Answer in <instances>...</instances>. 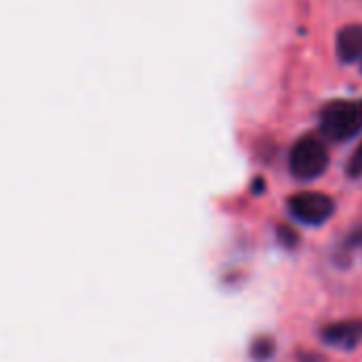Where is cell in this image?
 Masks as SVG:
<instances>
[{"instance_id":"1","label":"cell","mask_w":362,"mask_h":362,"mask_svg":"<svg viewBox=\"0 0 362 362\" xmlns=\"http://www.w3.org/2000/svg\"><path fill=\"white\" fill-rule=\"evenodd\" d=\"M322 136L335 142L354 138L362 129V102L354 100H333L320 110Z\"/></svg>"},{"instance_id":"3","label":"cell","mask_w":362,"mask_h":362,"mask_svg":"<svg viewBox=\"0 0 362 362\" xmlns=\"http://www.w3.org/2000/svg\"><path fill=\"white\" fill-rule=\"evenodd\" d=\"M291 214L303 225H322L335 214V202L318 191H303L288 199Z\"/></svg>"},{"instance_id":"7","label":"cell","mask_w":362,"mask_h":362,"mask_svg":"<svg viewBox=\"0 0 362 362\" xmlns=\"http://www.w3.org/2000/svg\"><path fill=\"white\" fill-rule=\"evenodd\" d=\"M346 172H348L350 178H361L362 176V142L358 144V148L352 153V157H350V161L346 165Z\"/></svg>"},{"instance_id":"2","label":"cell","mask_w":362,"mask_h":362,"mask_svg":"<svg viewBox=\"0 0 362 362\" xmlns=\"http://www.w3.org/2000/svg\"><path fill=\"white\" fill-rule=\"evenodd\" d=\"M291 172L299 180H314L329 168V151L316 136H305L295 142L288 159Z\"/></svg>"},{"instance_id":"8","label":"cell","mask_w":362,"mask_h":362,"mask_svg":"<svg viewBox=\"0 0 362 362\" xmlns=\"http://www.w3.org/2000/svg\"><path fill=\"white\" fill-rule=\"evenodd\" d=\"M278 235H280V242H282L286 248H295V246H297V242H299L297 233H295L293 229H288V227H280Z\"/></svg>"},{"instance_id":"4","label":"cell","mask_w":362,"mask_h":362,"mask_svg":"<svg viewBox=\"0 0 362 362\" xmlns=\"http://www.w3.org/2000/svg\"><path fill=\"white\" fill-rule=\"evenodd\" d=\"M322 341L337 350H356L362 344V320L333 322L322 331Z\"/></svg>"},{"instance_id":"5","label":"cell","mask_w":362,"mask_h":362,"mask_svg":"<svg viewBox=\"0 0 362 362\" xmlns=\"http://www.w3.org/2000/svg\"><path fill=\"white\" fill-rule=\"evenodd\" d=\"M337 55L346 64H362V23H352L337 34Z\"/></svg>"},{"instance_id":"6","label":"cell","mask_w":362,"mask_h":362,"mask_svg":"<svg viewBox=\"0 0 362 362\" xmlns=\"http://www.w3.org/2000/svg\"><path fill=\"white\" fill-rule=\"evenodd\" d=\"M274 352H276V348H274V341L272 339H267V337H261V339H257L255 344H252V358L259 362H265L269 361L272 356H274Z\"/></svg>"}]
</instances>
